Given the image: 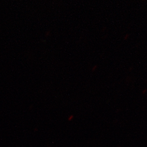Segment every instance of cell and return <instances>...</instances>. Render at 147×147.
<instances>
[{"mask_svg":"<svg viewBox=\"0 0 147 147\" xmlns=\"http://www.w3.org/2000/svg\"><path fill=\"white\" fill-rule=\"evenodd\" d=\"M74 117V116H69V117L68 118V120H72V119H73Z\"/></svg>","mask_w":147,"mask_h":147,"instance_id":"6da1fadb","label":"cell"}]
</instances>
